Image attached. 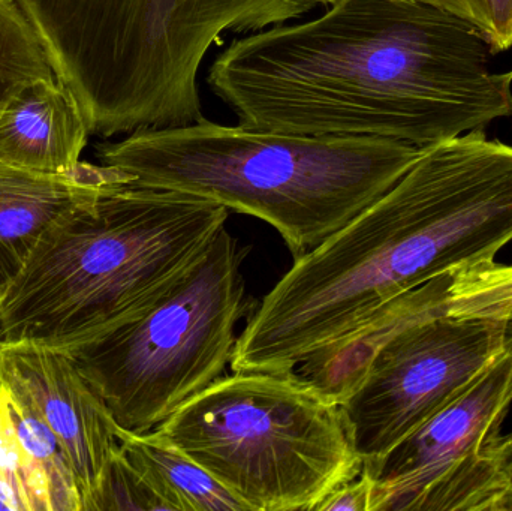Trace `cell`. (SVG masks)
<instances>
[{"label":"cell","mask_w":512,"mask_h":511,"mask_svg":"<svg viewBox=\"0 0 512 511\" xmlns=\"http://www.w3.org/2000/svg\"><path fill=\"white\" fill-rule=\"evenodd\" d=\"M512 240V146L484 129L426 147L381 198L303 257L265 294L231 368L291 372L385 306Z\"/></svg>","instance_id":"cell-2"},{"label":"cell","mask_w":512,"mask_h":511,"mask_svg":"<svg viewBox=\"0 0 512 511\" xmlns=\"http://www.w3.org/2000/svg\"><path fill=\"white\" fill-rule=\"evenodd\" d=\"M155 431L248 511H315L363 471L339 404L295 371L222 375Z\"/></svg>","instance_id":"cell-7"},{"label":"cell","mask_w":512,"mask_h":511,"mask_svg":"<svg viewBox=\"0 0 512 511\" xmlns=\"http://www.w3.org/2000/svg\"><path fill=\"white\" fill-rule=\"evenodd\" d=\"M120 449L144 479L179 511H248L212 474L153 429H120Z\"/></svg>","instance_id":"cell-13"},{"label":"cell","mask_w":512,"mask_h":511,"mask_svg":"<svg viewBox=\"0 0 512 511\" xmlns=\"http://www.w3.org/2000/svg\"><path fill=\"white\" fill-rule=\"evenodd\" d=\"M128 180L116 168L83 161L60 173L0 164V291L45 231Z\"/></svg>","instance_id":"cell-11"},{"label":"cell","mask_w":512,"mask_h":511,"mask_svg":"<svg viewBox=\"0 0 512 511\" xmlns=\"http://www.w3.org/2000/svg\"><path fill=\"white\" fill-rule=\"evenodd\" d=\"M505 441H507V452H508V462H507V470L508 477H510V483L512 488V431L510 434L505 435Z\"/></svg>","instance_id":"cell-20"},{"label":"cell","mask_w":512,"mask_h":511,"mask_svg":"<svg viewBox=\"0 0 512 511\" xmlns=\"http://www.w3.org/2000/svg\"><path fill=\"white\" fill-rule=\"evenodd\" d=\"M90 134L203 119L198 72L225 32L280 26L319 0H15Z\"/></svg>","instance_id":"cell-5"},{"label":"cell","mask_w":512,"mask_h":511,"mask_svg":"<svg viewBox=\"0 0 512 511\" xmlns=\"http://www.w3.org/2000/svg\"><path fill=\"white\" fill-rule=\"evenodd\" d=\"M90 131L74 93L54 77L18 90L0 111V164L60 173L77 167Z\"/></svg>","instance_id":"cell-12"},{"label":"cell","mask_w":512,"mask_h":511,"mask_svg":"<svg viewBox=\"0 0 512 511\" xmlns=\"http://www.w3.org/2000/svg\"><path fill=\"white\" fill-rule=\"evenodd\" d=\"M447 314L512 323V266L489 260L457 270L448 290Z\"/></svg>","instance_id":"cell-16"},{"label":"cell","mask_w":512,"mask_h":511,"mask_svg":"<svg viewBox=\"0 0 512 511\" xmlns=\"http://www.w3.org/2000/svg\"><path fill=\"white\" fill-rule=\"evenodd\" d=\"M54 75L29 18L15 0H0V111L24 86Z\"/></svg>","instance_id":"cell-15"},{"label":"cell","mask_w":512,"mask_h":511,"mask_svg":"<svg viewBox=\"0 0 512 511\" xmlns=\"http://www.w3.org/2000/svg\"><path fill=\"white\" fill-rule=\"evenodd\" d=\"M512 404V329L501 356L363 473L370 511H512L502 423Z\"/></svg>","instance_id":"cell-9"},{"label":"cell","mask_w":512,"mask_h":511,"mask_svg":"<svg viewBox=\"0 0 512 511\" xmlns=\"http://www.w3.org/2000/svg\"><path fill=\"white\" fill-rule=\"evenodd\" d=\"M0 383L35 405L71 459L83 511H98L122 428L74 359L42 345L0 344Z\"/></svg>","instance_id":"cell-10"},{"label":"cell","mask_w":512,"mask_h":511,"mask_svg":"<svg viewBox=\"0 0 512 511\" xmlns=\"http://www.w3.org/2000/svg\"><path fill=\"white\" fill-rule=\"evenodd\" d=\"M29 470L32 511H83L71 459L35 405L17 387L0 383Z\"/></svg>","instance_id":"cell-14"},{"label":"cell","mask_w":512,"mask_h":511,"mask_svg":"<svg viewBox=\"0 0 512 511\" xmlns=\"http://www.w3.org/2000/svg\"><path fill=\"white\" fill-rule=\"evenodd\" d=\"M340 2V0H319L321 5H334V3Z\"/></svg>","instance_id":"cell-21"},{"label":"cell","mask_w":512,"mask_h":511,"mask_svg":"<svg viewBox=\"0 0 512 511\" xmlns=\"http://www.w3.org/2000/svg\"><path fill=\"white\" fill-rule=\"evenodd\" d=\"M453 276L399 297L295 369L339 404L363 467L462 395L507 347L510 321L447 314Z\"/></svg>","instance_id":"cell-6"},{"label":"cell","mask_w":512,"mask_h":511,"mask_svg":"<svg viewBox=\"0 0 512 511\" xmlns=\"http://www.w3.org/2000/svg\"><path fill=\"white\" fill-rule=\"evenodd\" d=\"M456 15L478 30L493 53L512 47V0H417Z\"/></svg>","instance_id":"cell-18"},{"label":"cell","mask_w":512,"mask_h":511,"mask_svg":"<svg viewBox=\"0 0 512 511\" xmlns=\"http://www.w3.org/2000/svg\"><path fill=\"white\" fill-rule=\"evenodd\" d=\"M228 209L120 183L42 234L0 291V344L69 351L155 302L225 228Z\"/></svg>","instance_id":"cell-4"},{"label":"cell","mask_w":512,"mask_h":511,"mask_svg":"<svg viewBox=\"0 0 512 511\" xmlns=\"http://www.w3.org/2000/svg\"><path fill=\"white\" fill-rule=\"evenodd\" d=\"M372 489V479L361 471L360 476L328 494L315 511H370Z\"/></svg>","instance_id":"cell-19"},{"label":"cell","mask_w":512,"mask_h":511,"mask_svg":"<svg viewBox=\"0 0 512 511\" xmlns=\"http://www.w3.org/2000/svg\"><path fill=\"white\" fill-rule=\"evenodd\" d=\"M475 27L417 0H340L234 41L207 77L240 125L420 149L512 117V69Z\"/></svg>","instance_id":"cell-1"},{"label":"cell","mask_w":512,"mask_h":511,"mask_svg":"<svg viewBox=\"0 0 512 511\" xmlns=\"http://www.w3.org/2000/svg\"><path fill=\"white\" fill-rule=\"evenodd\" d=\"M423 149L381 137L304 135L198 120L101 144L132 183L203 198L271 225L294 260L381 198Z\"/></svg>","instance_id":"cell-3"},{"label":"cell","mask_w":512,"mask_h":511,"mask_svg":"<svg viewBox=\"0 0 512 511\" xmlns=\"http://www.w3.org/2000/svg\"><path fill=\"white\" fill-rule=\"evenodd\" d=\"M105 510H171V507L119 449L99 498L98 511Z\"/></svg>","instance_id":"cell-17"},{"label":"cell","mask_w":512,"mask_h":511,"mask_svg":"<svg viewBox=\"0 0 512 511\" xmlns=\"http://www.w3.org/2000/svg\"><path fill=\"white\" fill-rule=\"evenodd\" d=\"M249 252L222 228L137 317L66 351L120 428L153 431L224 375L237 327L258 306L242 272Z\"/></svg>","instance_id":"cell-8"}]
</instances>
